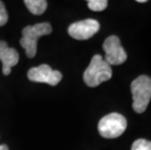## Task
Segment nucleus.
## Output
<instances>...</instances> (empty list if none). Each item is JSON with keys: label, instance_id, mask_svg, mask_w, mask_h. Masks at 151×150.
<instances>
[{"label": "nucleus", "instance_id": "1", "mask_svg": "<svg viewBox=\"0 0 151 150\" xmlns=\"http://www.w3.org/2000/svg\"><path fill=\"white\" fill-rule=\"evenodd\" d=\"M112 77L111 66L101 55H95L83 74V79L89 87H97Z\"/></svg>", "mask_w": 151, "mask_h": 150}, {"label": "nucleus", "instance_id": "2", "mask_svg": "<svg viewBox=\"0 0 151 150\" xmlns=\"http://www.w3.org/2000/svg\"><path fill=\"white\" fill-rule=\"evenodd\" d=\"M53 28L50 24L40 23L34 25H27L22 29V37L20 40V44L24 48L25 54L29 59H32L37 52V40L44 35H48L52 32Z\"/></svg>", "mask_w": 151, "mask_h": 150}, {"label": "nucleus", "instance_id": "3", "mask_svg": "<svg viewBox=\"0 0 151 150\" xmlns=\"http://www.w3.org/2000/svg\"><path fill=\"white\" fill-rule=\"evenodd\" d=\"M131 91L133 95V109L137 113H143L151 100V78L140 75L132 82Z\"/></svg>", "mask_w": 151, "mask_h": 150}, {"label": "nucleus", "instance_id": "4", "mask_svg": "<svg viewBox=\"0 0 151 150\" xmlns=\"http://www.w3.org/2000/svg\"><path fill=\"white\" fill-rule=\"evenodd\" d=\"M127 129V120L119 113H110L102 117L99 122V135L105 139H116Z\"/></svg>", "mask_w": 151, "mask_h": 150}, {"label": "nucleus", "instance_id": "5", "mask_svg": "<svg viewBox=\"0 0 151 150\" xmlns=\"http://www.w3.org/2000/svg\"><path fill=\"white\" fill-rule=\"evenodd\" d=\"M102 48L105 52L104 60L109 65H119L127 60L126 51L122 47L120 39L115 35L107 37L104 40Z\"/></svg>", "mask_w": 151, "mask_h": 150}, {"label": "nucleus", "instance_id": "6", "mask_svg": "<svg viewBox=\"0 0 151 150\" xmlns=\"http://www.w3.org/2000/svg\"><path fill=\"white\" fill-rule=\"evenodd\" d=\"M27 78L32 82L46 83L51 86H56L63 79V74L59 70L52 69L50 65H41L28 70Z\"/></svg>", "mask_w": 151, "mask_h": 150}, {"label": "nucleus", "instance_id": "7", "mask_svg": "<svg viewBox=\"0 0 151 150\" xmlns=\"http://www.w3.org/2000/svg\"><path fill=\"white\" fill-rule=\"evenodd\" d=\"M99 29V23L93 19L76 22L69 25L68 34L76 40H87L93 37Z\"/></svg>", "mask_w": 151, "mask_h": 150}, {"label": "nucleus", "instance_id": "8", "mask_svg": "<svg viewBox=\"0 0 151 150\" xmlns=\"http://www.w3.org/2000/svg\"><path fill=\"white\" fill-rule=\"evenodd\" d=\"M19 53L8 46L7 42L0 40V60L2 62V72L4 75H9L11 69L19 62Z\"/></svg>", "mask_w": 151, "mask_h": 150}, {"label": "nucleus", "instance_id": "9", "mask_svg": "<svg viewBox=\"0 0 151 150\" xmlns=\"http://www.w3.org/2000/svg\"><path fill=\"white\" fill-rule=\"evenodd\" d=\"M24 4L33 15H42L48 6V3L45 0H25Z\"/></svg>", "mask_w": 151, "mask_h": 150}, {"label": "nucleus", "instance_id": "10", "mask_svg": "<svg viewBox=\"0 0 151 150\" xmlns=\"http://www.w3.org/2000/svg\"><path fill=\"white\" fill-rule=\"evenodd\" d=\"M88 7L91 9L92 11L95 12H101L104 11L105 8L107 7L108 2L106 0H89Z\"/></svg>", "mask_w": 151, "mask_h": 150}, {"label": "nucleus", "instance_id": "11", "mask_svg": "<svg viewBox=\"0 0 151 150\" xmlns=\"http://www.w3.org/2000/svg\"><path fill=\"white\" fill-rule=\"evenodd\" d=\"M132 150H151V141L144 139H137L132 145Z\"/></svg>", "mask_w": 151, "mask_h": 150}, {"label": "nucleus", "instance_id": "12", "mask_svg": "<svg viewBox=\"0 0 151 150\" xmlns=\"http://www.w3.org/2000/svg\"><path fill=\"white\" fill-rule=\"evenodd\" d=\"M8 22V13L6 11L4 3L0 1V27L4 25Z\"/></svg>", "mask_w": 151, "mask_h": 150}, {"label": "nucleus", "instance_id": "13", "mask_svg": "<svg viewBox=\"0 0 151 150\" xmlns=\"http://www.w3.org/2000/svg\"><path fill=\"white\" fill-rule=\"evenodd\" d=\"M0 150H9V148L6 144H0Z\"/></svg>", "mask_w": 151, "mask_h": 150}, {"label": "nucleus", "instance_id": "14", "mask_svg": "<svg viewBox=\"0 0 151 150\" xmlns=\"http://www.w3.org/2000/svg\"><path fill=\"white\" fill-rule=\"evenodd\" d=\"M137 2H139V3H144V2H146V0H139Z\"/></svg>", "mask_w": 151, "mask_h": 150}]
</instances>
